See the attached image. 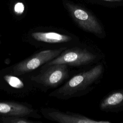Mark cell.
Returning <instances> with one entry per match:
<instances>
[{"label": "cell", "instance_id": "8", "mask_svg": "<svg viewBox=\"0 0 123 123\" xmlns=\"http://www.w3.org/2000/svg\"><path fill=\"white\" fill-rule=\"evenodd\" d=\"M40 113L46 119L59 123H111L108 121H97L81 114L63 112L52 108H41Z\"/></svg>", "mask_w": 123, "mask_h": 123}, {"label": "cell", "instance_id": "12", "mask_svg": "<svg viewBox=\"0 0 123 123\" xmlns=\"http://www.w3.org/2000/svg\"><path fill=\"white\" fill-rule=\"evenodd\" d=\"M25 7L23 3L17 2L15 4L14 7V11L16 14H22L24 11Z\"/></svg>", "mask_w": 123, "mask_h": 123}, {"label": "cell", "instance_id": "10", "mask_svg": "<svg viewBox=\"0 0 123 123\" xmlns=\"http://www.w3.org/2000/svg\"><path fill=\"white\" fill-rule=\"evenodd\" d=\"M99 108L105 112L123 111V88L112 90L105 96L99 103Z\"/></svg>", "mask_w": 123, "mask_h": 123}, {"label": "cell", "instance_id": "4", "mask_svg": "<svg viewBox=\"0 0 123 123\" xmlns=\"http://www.w3.org/2000/svg\"><path fill=\"white\" fill-rule=\"evenodd\" d=\"M25 39L36 47L50 46L69 48L80 42L76 35L65 31L56 30H34L27 33Z\"/></svg>", "mask_w": 123, "mask_h": 123}, {"label": "cell", "instance_id": "1", "mask_svg": "<svg viewBox=\"0 0 123 123\" xmlns=\"http://www.w3.org/2000/svg\"><path fill=\"white\" fill-rule=\"evenodd\" d=\"M107 64L103 60L94 65L81 68L49 96L62 100L80 97L89 93L103 78Z\"/></svg>", "mask_w": 123, "mask_h": 123}, {"label": "cell", "instance_id": "6", "mask_svg": "<svg viewBox=\"0 0 123 123\" xmlns=\"http://www.w3.org/2000/svg\"><path fill=\"white\" fill-rule=\"evenodd\" d=\"M67 48L62 47L41 50L5 69L16 75L28 74L53 60Z\"/></svg>", "mask_w": 123, "mask_h": 123}, {"label": "cell", "instance_id": "11", "mask_svg": "<svg viewBox=\"0 0 123 123\" xmlns=\"http://www.w3.org/2000/svg\"><path fill=\"white\" fill-rule=\"evenodd\" d=\"M1 123H37L40 121H34L28 119V118L21 116H0Z\"/></svg>", "mask_w": 123, "mask_h": 123}, {"label": "cell", "instance_id": "5", "mask_svg": "<svg viewBox=\"0 0 123 123\" xmlns=\"http://www.w3.org/2000/svg\"><path fill=\"white\" fill-rule=\"evenodd\" d=\"M26 74H14L5 69L0 70V88L10 95L25 97L37 89Z\"/></svg>", "mask_w": 123, "mask_h": 123}, {"label": "cell", "instance_id": "9", "mask_svg": "<svg viewBox=\"0 0 123 123\" xmlns=\"http://www.w3.org/2000/svg\"><path fill=\"white\" fill-rule=\"evenodd\" d=\"M0 116L41 118L37 111L30 104L12 101H0Z\"/></svg>", "mask_w": 123, "mask_h": 123}, {"label": "cell", "instance_id": "2", "mask_svg": "<svg viewBox=\"0 0 123 123\" xmlns=\"http://www.w3.org/2000/svg\"><path fill=\"white\" fill-rule=\"evenodd\" d=\"M105 59V54L96 44L91 41H80L76 45L67 48L55 59L41 67L66 64L81 68L94 65Z\"/></svg>", "mask_w": 123, "mask_h": 123}, {"label": "cell", "instance_id": "7", "mask_svg": "<svg viewBox=\"0 0 123 123\" xmlns=\"http://www.w3.org/2000/svg\"><path fill=\"white\" fill-rule=\"evenodd\" d=\"M71 17L78 26L100 39L106 37L105 29L100 21L91 12L78 6L65 4Z\"/></svg>", "mask_w": 123, "mask_h": 123}, {"label": "cell", "instance_id": "3", "mask_svg": "<svg viewBox=\"0 0 123 123\" xmlns=\"http://www.w3.org/2000/svg\"><path fill=\"white\" fill-rule=\"evenodd\" d=\"M70 67L66 64L41 67L37 74L30 75V78L37 89L46 92L59 87L75 72H72Z\"/></svg>", "mask_w": 123, "mask_h": 123}, {"label": "cell", "instance_id": "13", "mask_svg": "<svg viewBox=\"0 0 123 123\" xmlns=\"http://www.w3.org/2000/svg\"><path fill=\"white\" fill-rule=\"evenodd\" d=\"M106 0V1H121L123 0Z\"/></svg>", "mask_w": 123, "mask_h": 123}]
</instances>
